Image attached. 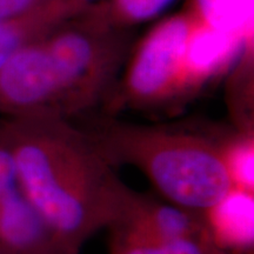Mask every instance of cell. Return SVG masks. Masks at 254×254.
I'll return each mask as SVG.
<instances>
[{
	"mask_svg": "<svg viewBox=\"0 0 254 254\" xmlns=\"http://www.w3.org/2000/svg\"><path fill=\"white\" fill-rule=\"evenodd\" d=\"M73 15L77 14L66 0H57L32 13L0 20V68L23 47Z\"/></svg>",
	"mask_w": 254,
	"mask_h": 254,
	"instance_id": "obj_8",
	"label": "cell"
},
{
	"mask_svg": "<svg viewBox=\"0 0 254 254\" xmlns=\"http://www.w3.org/2000/svg\"><path fill=\"white\" fill-rule=\"evenodd\" d=\"M0 131L26 199L72 249L117 220L129 187L80 126L40 112L2 117Z\"/></svg>",
	"mask_w": 254,
	"mask_h": 254,
	"instance_id": "obj_1",
	"label": "cell"
},
{
	"mask_svg": "<svg viewBox=\"0 0 254 254\" xmlns=\"http://www.w3.org/2000/svg\"><path fill=\"white\" fill-rule=\"evenodd\" d=\"M0 254H2V253H1V252H0Z\"/></svg>",
	"mask_w": 254,
	"mask_h": 254,
	"instance_id": "obj_15",
	"label": "cell"
},
{
	"mask_svg": "<svg viewBox=\"0 0 254 254\" xmlns=\"http://www.w3.org/2000/svg\"><path fill=\"white\" fill-rule=\"evenodd\" d=\"M253 193L232 189L220 201L204 212L209 236L228 254L253 250Z\"/></svg>",
	"mask_w": 254,
	"mask_h": 254,
	"instance_id": "obj_7",
	"label": "cell"
},
{
	"mask_svg": "<svg viewBox=\"0 0 254 254\" xmlns=\"http://www.w3.org/2000/svg\"><path fill=\"white\" fill-rule=\"evenodd\" d=\"M254 0H190V9L212 27L240 38L253 50Z\"/></svg>",
	"mask_w": 254,
	"mask_h": 254,
	"instance_id": "obj_9",
	"label": "cell"
},
{
	"mask_svg": "<svg viewBox=\"0 0 254 254\" xmlns=\"http://www.w3.org/2000/svg\"><path fill=\"white\" fill-rule=\"evenodd\" d=\"M194 15L189 8L158 23L133 53L119 88L106 100L107 114L123 107L155 109L180 100L179 75Z\"/></svg>",
	"mask_w": 254,
	"mask_h": 254,
	"instance_id": "obj_3",
	"label": "cell"
},
{
	"mask_svg": "<svg viewBox=\"0 0 254 254\" xmlns=\"http://www.w3.org/2000/svg\"><path fill=\"white\" fill-rule=\"evenodd\" d=\"M80 127L111 166L136 167L180 207L204 213L232 190L212 133L120 122L110 114Z\"/></svg>",
	"mask_w": 254,
	"mask_h": 254,
	"instance_id": "obj_2",
	"label": "cell"
},
{
	"mask_svg": "<svg viewBox=\"0 0 254 254\" xmlns=\"http://www.w3.org/2000/svg\"><path fill=\"white\" fill-rule=\"evenodd\" d=\"M107 230L127 237L159 241L211 238L204 213L160 201L132 189L127 193L117 220Z\"/></svg>",
	"mask_w": 254,
	"mask_h": 254,
	"instance_id": "obj_5",
	"label": "cell"
},
{
	"mask_svg": "<svg viewBox=\"0 0 254 254\" xmlns=\"http://www.w3.org/2000/svg\"><path fill=\"white\" fill-rule=\"evenodd\" d=\"M213 135L232 189L254 190V132L236 128Z\"/></svg>",
	"mask_w": 254,
	"mask_h": 254,
	"instance_id": "obj_10",
	"label": "cell"
},
{
	"mask_svg": "<svg viewBox=\"0 0 254 254\" xmlns=\"http://www.w3.org/2000/svg\"><path fill=\"white\" fill-rule=\"evenodd\" d=\"M0 252L80 254L64 241L30 204L18 180L9 146L0 131Z\"/></svg>",
	"mask_w": 254,
	"mask_h": 254,
	"instance_id": "obj_4",
	"label": "cell"
},
{
	"mask_svg": "<svg viewBox=\"0 0 254 254\" xmlns=\"http://www.w3.org/2000/svg\"><path fill=\"white\" fill-rule=\"evenodd\" d=\"M66 1L77 14L90 6V0H66Z\"/></svg>",
	"mask_w": 254,
	"mask_h": 254,
	"instance_id": "obj_14",
	"label": "cell"
},
{
	"mask_svg": "<svg viewBox=\"0 0 254 254\" xmlns=\"http://www.w3.org/2000/svg\"><path fill=\"white\" fill-rule=\"evenodd\" d=\"M172 0H107L94 7L113 26L124 28L148 20Z\"/></svg>",
	"mask_w": 254,
	"mask_h": 254,
	"instance_id": "obj_12",
	"label": "cell"
},
{
	"mask_svg": "<svg viewBox=\"0 0 254 254\" xmlns=\"http://www.w3.org/2000/svg\"><path fill=\"white\" fill-rule=\"evenodd\" d=\"M57 0H0V20L32 13Z\"/></svg>",
	"mask_w": 254,
	"mask_h": 254,
	"instance_id": "obj_13",
	"label": "cell"
},
{
	"mask_svg": "<svg viewBox=\"0 0 254 254\" xmlns=\"http://www.w3.org/2000/svg\"><path fill=\"white\" fill-rule=\"evenodd\" d=\"M193 15L194 21L180 67V100L198 93L206 84L226 72L241 55L250 63L253 51L240 38L212 27L194 13Z\"/></svg>",
	"mask_w": 254,
	"mask_h": 254,
	"instance_id": "obj_6",
	"label": "cell"
},
{
	"mask_svg": "<svg viewBox=\"0 0 254 254\" xmlns=\"http://www.w3.org/2000/svg\"><path fill=\"white\" fill-rule=\"evenodd\" d=\"M110 254H228L219 249L212 238L159 241L127 237L110 232Z\"/></svg>",
	"mask_w": 254,
	"mask_h": 254,
	"instance_id": "obj_11",
	"label": "cell"
}]
</instances>
